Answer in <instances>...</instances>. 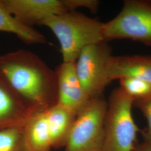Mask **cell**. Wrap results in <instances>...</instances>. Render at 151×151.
Segmentation results:
<instances>
[{
	"label": "cell",
	"instance_id": "obj_1",
	"mask_svg": "<svg viewBox=\"0 0 151 151\" xmlns=\"http://www.w3.org/2000/svg\"><path fill=\"white\" fill-rule=\"evenodd\" d=\"M0 72L32 113L57 104L56 72L32 51L19 49L0 55Z\"/></svg>",
	"mask_w": 151,
	"mask_h": 151
},
{
	"label": "cell",
	"instance_id": "obj_2",
	"mask_svg": "<svg viewBox=\"0 0 151 151\" xmlns=\"http://www.w3.org/2000/svg\"><path fill=\"white\" fill-rule=\"evenodd\" d=\"M40 25L48 27L58 40L63 62H76L83 49L105 41L103 22L76 11L50 16Z\"/></svg>",
	"mask_w": 151,
	"mask_h": 151
},
{
	"label": "cell",
	"instance_id": "obj_3",
	"mask_svg": "<svg viewBox=\"0 0 151 151\" xmlns=\"http://www.w3.org/2000/svg\"><path fill=\"white\" fill-rule=\"evenodd\" d=\"M133 98L119 87L109 99L100 151H133L138 128L132 116Z\"/></svg>",
	"mask_w": 151,
	"mask_h": 151
},
{
	"label": "cell",
	"instance_id": "obj_4",
	"mask_svg": "<svg viewBox=\"0 0 151 151\" xmlns=\"http://www.w3.org/2000/svg\"><path fill=\"white\" fill-rule=\"evenodd\" d=\"M108 101L103 96L92 98L77 114L65 151H100Z\"/></svg>",
	"mask_w": 151,
	"mask_h": 151
},
{
	"label": "cell",
	"instance_id": "obj_5",
	"mask_svg": "<svg viewBox=\"0 0 151 151\" xmlns=\"http://www.w3.org/2000/svg\"><path fill=\"white\" fill-rule=\"evenodd\" d=\"M105 42L131 39L151 47V1L125 0L119 14L103 23Z\"/></svg>",
	"mask_w": 151,
	"mask_h": 151
},
{
	"label": "cell",
	"instance_id": "obj_6",
	"mask_svg": "<svg viewBox=\"0 0 151 151\" xmlns=\"http://www.w3.org/2000/svg\"><path fill=\"white\" fill-rule=\"evenodd\" d=\"M112 56L111 47L104 41L87 46L76 60L77 76L90 99L103 96L110 83L108 68Z\"/></svg>",
	"mask_w": 151,
	"mask_h": 151
},
{
	"label": "cell",
	"instance_id": "obj_7",
	"mask_svg": "<svg viewBox=\"0 0 151 151\" xmlns=\"http://www.w3.org/2000/svg\"><path fill=\"white\" fill-rule=\"evenodd\" d=\"M16 20L29 27L40 25L50 16L68 12L62 0H1Z\"/></svg>",
	"mask_w": 151,
	"mask_h": 151
},
{
	"label": "cell",
	"instance_id": "obj_8",
	"mask_svg": "<svg viewBox=\"0 0 151 151\" xmlns=\"http://www.w3.org/2000/svg\"><path fill=\"white\" fill-rule=\"evenodd\" d=\"M55 71L58 86L57 104L77 115L90 99L77 76L75 62H63Z\"/></svg>",
	"mask_w": 151,
	"mask_h": 151
},
{
	"label": "cell",
	"instance_id": "obj_9",
	"mask_svg": "<svg viewBox=\"0 0 151 151\" xmlns=\"http://www.w3.org/2000/svg\"><path fill=\"white\" fill-rule=\"evenodd\" d=\"M33 113L0 72V129L22 128Z\"/></svg>",
	"mask_w": 151,
	"mask_h": 151
},
{
	"label": "cell",
	"instance_id": "obj_10",
	"mask_svg": "<svg viewBox=\"0 0 151 151\" xmlns=\"http://www.w3.org/2000/svg\"><path fill=\"white\" fill-rule=\"evenodd\" d=\"M127 78L151 83V55H113L108 68L110 83Z\"/></svg>",
	"mask_w": 151,
	"mask_h": 151
},
{
	"label": "cell",
	"instance_id": "obj_11",
	"mask_svg": "<svg viewBox=\"0 0 151 151\" xmlns=\"http://www.w3.org/2000/svg\"><path fill=\"white\" fill-rule=\"evenodd\" d=\"M45 113L52 148H65L76 115L58 104Z\"/></svg>",
	"mask_w": 151,
	"mask_h": 151
},
{
	"label": "cell",
	"instance_id": "obj_12",
	"mask_svg": "<svg viewBox=\"0 0 151 151\" xmlns=\"http://www.w3.org/2000/svg\"><path fill=\"white\" fill-rule=\"evenodd\" d=\"M30 151H52L45 111L34 113L22 127Z\"/></svg>",
	"mask_w": 151,
	"mask_h": 151
},
{
	"label": "cell",
	"instance_id": "obj_13",
	"mask_svg": "<svg viewBox=\"0 0 151 151\" xmlns=\"http://www.w3.org/2000/svg\"><path fill=\"white\" fill-rule=\"evenodd\" d=\"M0 32L15 35L24 43L43 44L47 39L43 34L32 27L25 26L17 21L2 4L0 0Z\"/></svg>",
	"mask_w": 151,
	"mask_h": 151
},
{
	"label": "cell",
	"instance_id": "obj_14",
	"mask_svg": "<svg viewBox=\"0 0 151 151\" xmlns=\"http://www.w3.org/2000/svg\"><path fill=\"white\" fill-rule=\"evenodd\" d=\"M0 151H30L22 128L0 129Z\"/></svg>",
	"mask_w": 151,
	"mask_h": 151
},
{
	"label": "cell",
	"instance_id": "obj_15",
	"mask_svg": "<svg viewBox=\"0 0 151 151\" xmlns=\"http://www.w3.org/2000/svg\"><path fill=\"white\" fill-rule=\"evenodd\" d=\"M120 87L135 101L151 96V83L136 78H123L119 80Z\"/></svg>",
	"mask_w": 151,
	"mask_h": 151
},
{
	"label": "cell",
	"instance_id": "obj_16",
	"mask_svg": "<svg viewBox=\"0 0 151 151\" xmlns=\"http://www.w3.org/2000/svg\"><path fill=\"white\" fill-rule=\"evenodd\" d=\"M134 103L146 117L148 123L147 128L143 133V142L151 143V96Z\"/></svg>",
	"mask_w": 151,
	"mask_h": 151
},
{
	"label": "cell",
	"instance_id": "obj_17",
	"mask_svg": "<svg viewBox=\"0 0 151 151\" xmlns=\"http://www.w3.org/2000/svg\"><path fill=\"white\" fill-rule=\"evenodd\" d=\"M68 11H76L79 8L88 9L92 13L97 12L100 2L98 0H62Z\"/></svg>",
	"mask_w": 151,
	"mask_h": 151
},
{
	"label": "cell",
	"instance_id": "obj_18",
	"mask_svg": "<svg viewBox=\"0 0 151 151\" xmlns=\"http://www.w3.org/2000/svg\"><path fill=\"white\" fill-rule=\"evenodd\" d=\"M133 151H151V143L143 142L134 146Z\"/></svg>",
	"mask_w": 151,
	"mask_h": 151
}]
</instances>
